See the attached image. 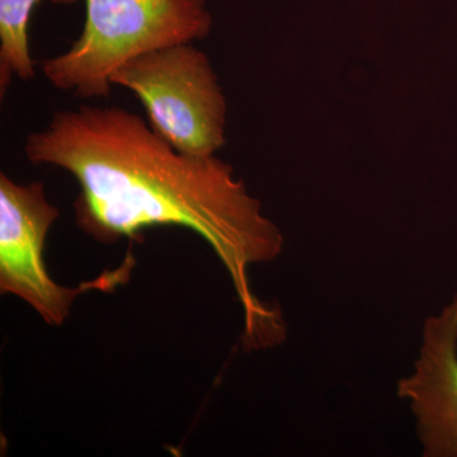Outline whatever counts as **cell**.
<instances>
[{
	"mask_svg": "<svg viewBox=\"0 0 457 457\" xmlns=\"http://www.w3.org/2000/svg\"><path fill=\"white\" fill-rule=\"evenodd\" d=\"M25 153L33 164L74 177L80 188L75 221L97 242L110 245L155 227L185 228L203 237L234 286L248 347L284 338L281 315L249 284L251 267L276 260L284 237L230 164L179 152L139 114L116 106L54 113L44 130L27 137Z\"/></svg>",
	"mask_w": 457,
	"mask_h": 457,
	"instance_id": "1",
	"label": "cell"
},
{
	"mask_svg": "<svg viewBox=\"0 0 457 457\" xmlns=\"http://www.w3.org/2000/svg\"><path fill=\"white\" fill-rule=\"evenodd\" d=\"M83 2L86 21L71 49L41 64L57 89L79 98H107L111 77L134 57L207 37L212 16L206 0H50Z\"/></svg>",
	"mask_w": 457,
	"mask_h": 457,
	"instance_id": "2",
	"label": "cell"
},
{
	"mask_svg": "<svg viewBox=\"0 0 457 457\" xmlns=\"http://www.w3.org/2000/svg\"><path fill=\"white\" fill-rule=\"evenodd\" d=\"M111 83L134 93L153 130L179 152L212 156L227 143V99L209 56L194 42L134 57Z\"/></svg>",
	"mask_w": 457,
	"mask_h": 457,
	"instance_id": "3",
	"label": "cell"
},
{
	"mask_svg": "<svg viewBox=\"0 0 457 457\" xmlns=\"http://www.w3.org/2000/svg\"><path fill=\"white\" fill-rule=\"evenodd\" d=\"M59 209L47 200L41 182L20 185L0 174V291L13 295L50 326H62L79 295L112 288L128 278V261L121 270L78 287L56 284L47 270L44 252Z\"/></svg>",
	"mask_w": 457,
	"mask_h": 457,
	"instance_id": "4",
	"label": "cell"
},
{
	"mask_svg": "<svg viewBox=\"0 0 457 457\" xmlns=\"http://www.w3.org/2000/svg\"><path fill=\"white\" fill-rule=\"evenodd\" d=\"M398 395L417 418L425 456L457 457V295L427 319L414 372L399 381Z\"/></svg>",
	"mask_w": 457,
	"mask_h": 457,
	"instance_id": "5",
	"label": "cell"
},
{
	"mask_svg": "<svg viewBox=\"0 0 457 457\" xmlns=\"http://www.w3.org/2000/svg\"><path fill=\"white\" fill-rule=\"evenodd\" d=\"M40 0H0V96L7 95L14 78L35 77L29 27Z\"/></svg>",
	"mask_w": 457,
	"mask_h": 457,
	"instance_id": "6",
	"label": "cell"
}]
</instances>
